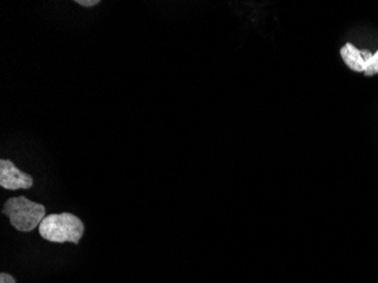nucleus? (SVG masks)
I'll list each match as a JSON object with an SVG mask.
<instances>
[{
  "label": "nucleus",
  "mask_w": 378,
  "mask_h": 283,
  "mask_svg": "<svg viewBox=\"0 0 378 283\" xmlns=\"http://www.w3.org/2000/svg\"><path fill=\"white\" fill-rule=\"evenodd\" d=\"M84 230L83 221L68 212L50 214L39 225L40 236L48 242L57 244L73 242L78 245L83 237Z\"/></svg>",
  "instance_id": "f257e3e1"
},
{
  "label": "nucleus",
  "mask_w": 378,
  "mask_h": 283,
  "mask_svg": "<svg viewBox=\"0 0 378 283\" xmlns=\"http://www.w3.org/2000/svg\"><path fill=\"white\" fill-rule=\"evenodd\" d=\"M1 213L9 218L11 225L16 230L31 233L39 227L42 220L45 219L46 208L25 196H19L6 201Z\"/></svg>",
  "instance_id": "f03ea898"
},
{
  "label": "nucleus",
  "mask_w": 378,
  "mask_h": 283,
  "mask_svg": "<svg viewBox=\"0 0 378 283\" xmlns=\"http://www.w3.org/2000/svg\"><path fill=\"white\" fill-rule=\"evenodd\" d=\"M33 178L21 171L11 160H0V186L7 191L30 189L33 186Z\"/></svg>",
  "instance_id": "7ed1b4c3"
},
{
  "label": "nucleus",
  "mask_w": 378,
  "mask_h": 283,
  "mask_svg": "<svg viewBox=\"0 0 378 283\" xmlns=\"http://www.w3.org/2000/svg\"><path fill=\"white\" fill-rule=\"evenodd\" d=\"M341 57L345 65L354 72L362 73L366 70V64H364V59L362 55V50H359L358 48L355 47L351 42L345 43L341 50Z\"/></svg>",
  "instance_id": "20e7f679"
},
{
  "label": "nucleus",
  "mask_w": 378,
  "mask_h": 283,
  "mask_svg": "<svg viewBox=\"0 0 378 283\" xmlns=\"http://www.w3.org/2000/svg\"><path fill=\"white\" fill-rule=\"evenodd\" d=\"M362 55L366 64L364 76H374L378 74V50L374 55L370 51L362 50Z\"/></svg>",
  "instance_id": "39448f33"
},
{
  "label": "nucleus",
  "mask_w": 378,
  "mask_h": 283,
  "mask_svg": "<svg viewBox=\"0 0 378 283\" xmlns=\"http://www.w3.org/2000/svg\"><path fill=\"white\" fill-rule=\"evenodd\" d=\"M0 283H16V280L13 278V275L9 273H1L0 274Z\"/></svg>",
  "instance_id": "423d86ee"
},
{
  "label": "nucleus",
  "mask_w": 378,
  "mask_h": 283,
  "mask_svg": "<svg viewBox=\"0 0 378 283\" xmlns=\"http://www.w3.org/2000/svg\"><path fill=\"white\" fill-rule=\"evenodd\" d=\"M76 4L83 6V7H92V6H97L100 1L99 0H78Z\"/></svg>",
  "instance_id": "0eeeda50"
}]
</instances>
